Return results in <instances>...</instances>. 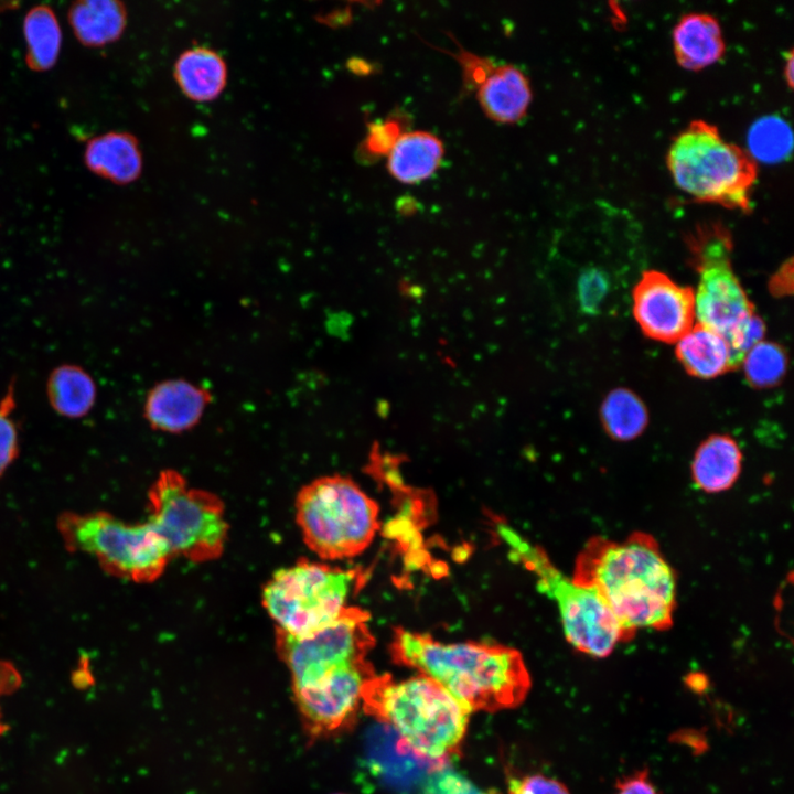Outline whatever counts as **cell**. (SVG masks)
<instances>
[{
    "label": "cell",
    "mask_w": 794,
    "mask_h": 794,
    "mask_svg": "<svg viewBox=\"0 0 794 794\" xmlns=\"http://www.w3.org/2000/svg\"><path fill=\"white\" fill-rule=\"evenodd\" d=\"M389 652L396 664L432 678L470 712L517 707L530 687L522 654L509 646L443 643L428 634L397 627Z\"/></svg>",
    "instance_id": "cell-1"
},
{
    "label": "cell",
    "mask_w": 794,
    "mask_h": 794,
    "mask_svg": "<svg viewBox=\"0 0 794 794\" xmlns=\"http://www.w3.org/2000/svg\"><path fill=\"white\" fill-rule=\"evenodd\" d=\"M572 579L596 589L625 639L639 629L663 630L672 623L675 576L654 539L644 534L618 543L591 540L577 560Z\"/></svg>",
    "instance_id": "cell-2"
},
{
    "label": "cell",
    "mask_w": 794,
    "mask_h": 794,
    "mask_svg": "<svg viewBox=\"0 0 794 794\" xmlns=\"http://www.w3.org/2000/svg\"><path fill=\"white\" fill-rule=\"evenodd\" d=\"M362 708L388 726L416 754L439 763L459 750L471 713L422 674L400 682L375 674L363 688Z\"/></svg>",
    "instance_id": "cell-3"
},
{
    "label": "cell",
    "mask_w": 794,
    "mask_h": 794,
    "mask_svg": "<svg viewBox=\"0 0 794 794\" xmlns=\"http://www.w3.org/2000/svg\"><path fill=\"white\" fill-rule=\"evenodd\" d=\"M666 162L677 187L695 201L751 211L757 163L748 151L725 140L715 125L691 121L674 138Z\"/></svg>",
    "instance_id": "cell-4"
},
{
    "label": "cell",
    "mask_w": 794,
    "mask_h": 794,
    "mask_svg": "<svg viewBox=\"0 0 794 794\" xmlns=\"http://www.w3.org/2000/svg\"><path fill=\"white\" fill-rule=\"evenodd\" d=\"M379 508L353 480L328 475L301 487L296 519L309 549L324 560L362 554L379 528Z\"/></svg>",
    "instance_id": "cell-5"
},
{
    "label": "cell",
    "mask_w": 794,
    "mask_h": 794,
    "mask_svg": "<svg viewBox=\"0 0 794 794\" xmlns=\"http://www.w3.org/2000/svg\"><path fill=\"white\" fill-rule=\"evenodd\" d=\"M56 527L69 552L89 555L108 575L132 582L155 581L172 558L148 519L130 524L104 511L64 512Z\"/></svg>",
    "instance_id": "cell-6"
},
{
    "label": "cell",
    "mask_w": 794,
    "mask_h": 794,
    "mask_svg": "<svg viewBox=\"0 0 794 794\" xmlns=\"http://www.w3.org/2000/svg\"><path fill=\"white\" fill-rule=\"evenodd\" d=\"M496 530L509 556L536 578L537 588L556 602L567 641L579 652L604 657L625 640L613 613L596 591L564 576L538 546L503 522Z\"/></svg>",
    "instance_id": "cell-7"
},
{
    "label": "cell",
    "mask_w": 794,
    "mask_h": 794,
    "mask_svg": "<svg viewBox=\"0 0 794 794\" xmlns=\"http://www.w3.org/2000/svg\"><path fill=\"white\" fill-rule=\"evenodd\" d=\"M149 518L168 544L172 557L207 562L221 557L228 537L222 500L192 487L174 470H163L148 493Z\"/></svg>",
    "instance_id": "cell-8"
},
{
    "label": "cell",
    "mask_w": 794,
    "mask_h": 794,
    "mask_svg": "<svg viewBox=\"0 0 794 794\" xmlns=\"http://www.w3.org/2000/svg\"><path fill=\"white\" fill-rule=\"evenodd\" d=\"M687 238L698 272L695 316L699 324L727 341L737 368L741 365L739 346L743 330L755 313L732 268L731 235L721 223L709 222L698 225Z\"/></svg>",
    "instance_id": "cell-9"
},
{
    "label": "cell",
    "mask_w": 794,
    "mask_h": 794,
    "mask_svg": "<svg viewBox=\"0 0 794 794\" xmlns=\"http://www.w3.org/2000/svg\"><path fill=\"white\" fill-rule=\"evenodd\" d=\"M357 575L300 560L272 573L262 589L261 602L277 633L308 635L333 622L347 607Z\"/></svg>",
    "instance_id": "cell-10"
},
{
    "label": "cell",
    "mask_w": 794,
    "mask_h": 794,
    "mask_svg": "<svg viewBox=\"0 0 794 794\" xmlns=\"http://www.w3.org/2000/svg\"><path fill=\"white\" fill-rule=\"evenodd\" d=\"M368 620L366 611L346 607L333 622L308 635L276 632L277 652L290 672L292 690L335 668L365 661L375 645Z\"/></svg>",
    "instance_id": "cell-11"
},
{
    "label": "cell",
    "mask_w": 794,
    "mask_h": 794,
    "mask_svg": "<svg viewBox=\"0 0 794 794\" xmlns=\"http://www.w3.org/2000/svg\"><path fill=\"white\" fill-rule=\"evenodd\" d=\"M375 674L372 664L365 659L335 668L294 689V699L308 734L312 739L328 737L352 726L362 706L363 688Z\"/></svg>",
    "instance_id": "cell-12"
},
{
    "label": "cell",
    "mask_w": 794,
    "mask_h": 794,
    "mask_svg": "<svg viewBox=\"0 0 794 794\" xmlns=\"http://www.w3.org/2000/svg\"><path fill=\"white\" fill-rule=\"evenodd\" d=\"M633 313L646 336L677 342L694 325V291L661 271H645L633 290Z\"/></svg>",
    "instance_id": "cell-13"
},
{
    "label": "cell",
    "mask_w": 794,
    "mask_h": 794,
    "mask_svg": "<svg viewBox=\"0 0 794 794\" xmlns=\"http://www.w3.org/2000/svg\"><path fill=\"white\" fill-rule=\"evenodd\" d=\"M453 56L461 65L466 87L475 90L487 117L512 124L525 116L532 92L527 77L519 68L512 64H496L463 49Z\"/></svg>",
    "instance_id": "cell-14"
},
{
    "label": "cell",
    "mask_w": 794,
    "mask_h": 794,
    "mask_svg": "<svg viewBox=\"0 0 794 794\" xmlns=\"http://www.w3.org/2000/svg\"><path fill=\"white\" fill-rule=\"evenodd\" d=\"M210 394L183 379H169L155 385L144 403V417L150 426L163 432H182L201 419Z\"/></svg>",
    "instance_id": "cell-15"
},
{
    "label": "cell",
    "mask_w": 794,
    "mask_h": 794,
    "mask_svg": "<svg viewBox=\"0 0 794 794\" xmlns=\"http://www.w3.org/2000/svg\"><path fill=\"white\" fill-rule=\"evenodd\" d=\"M677 63L688 71H700L718 62L726 49L718 20L701 12L683 15L673 30Z\"/></svg>",
    "instance_id": "cell-16"
},
{
    "label": "cell",
    "mask_w": 794,
    "mask_h": 794,
    "mask_svg": "<svg viewBox=\"0 0 794 794\" xmlns=\"http://www.w3.org/2000/svg\"><path fill=\"white\" fill-rule=\"evenodd\" d=\"M86 167L116 184H128L141 172L138 141L127 132H108L90 139L84 152Z\"/></svg>",
    "instance_id": "cell-17"
},
{
    "label": "cell",
    "mask_w": 794,
    "mask_h": 794,
    "mask_svg": "<svg viewBox=\"0 0 794 794\" xmlns=\"http://www.w3.org/2000/svg\"><path fill=\"white\" fill-rule=\"evenodd\" d=\"M741 464L742 453L738 443L727 434H712L698 447L691 474L699 489L718 493L736 482Z\"/></svg>",
    "instance_id": "cell-18"
},
{
    "label": "cell",
    "mask_w": 794,
    "mask_h": 794,
    "mask_svg": "<svg viewBox=\"0 0 794 794\" xmlns=\"http://www.w3.org/2000/svg\"><path fill=\"white\" fill-rule=\"evenodd\" d=\"M442 157L443 146L438 137L427 131H409L391 143L388 171L403 183H417L434 173Z\"/></svg>",
    "instance_id": "cell-19"
},
{
    "label": "cell",
    "mask_w": 794,
    "mask_h": 794,
    "mask_svg": "<svg viewBox=\"0 0 794 794\" xmlns=\"http://www.w3.org/2000/svg\"><path fill=\"white\" fill-rule=\"evenodd\" d=\"M676 343L678 361L694 377L709 379L734 369L727 341L699 323L694 324Z\"/></svg>",
    "instance_id": "cell-20"
},
{
    "label": "cell",
    "mask_w": 794,
    "mask_h": 794,
    "mask_svg": "<svg viewBox=\"0 0 794 794\" xmlns=\"http://www.w3.org/2000/svg\"><path fill=\"white\" fill-rule=\"evenodd\" d=\"M67 17L76 39L88 47L115 42L127 22L125 6L116 0L76 1L69 7Z\"/></svg>",
    "instance_id": "cell-21"
},
{
    "label": "cell",
    "mask_w": 794,
    "mask_h": 794,
    "mask_svg": "<svg viewBox=\"0 0 794 794\" xmlns=\"http://www.w3.org/2000/svg\"><path fill=\"white\" fill-rule=\"evenodd\" d=\"M175 76L187 97L197 101H207L221 94L227 73L223 60L215 52L196 47L179 57Z\"/></svg>",
    "instance_id": "cell-22"
},
{
    "label": "cell",
    "mask_w": 794,
    "mask_h": 794,
    "mask_svg": "<svg viewBox=\"0 0 794 794\" xmlns=\"http://www.w3.org/2000/svg\"><path fill=\"white\" fill-rule=\"evenodd\" d=\"M46 394L54 411L66 418L87 415L96 400V384L82 367L64 364L54 368L46 383Z\"/></svg>",
    "instance_id": "cell-23"
},
{
    "label": "cell",
    "mask_w": 794,
    "mask_h": 794,
    "mask_svg": "<svg viewBox=\"0 0 794 794\" xmlns=\"http://www.w3.org/2000/svg\"><path fill=\"white\" fill-rule=\"evenodd\" d=\"M26 65L35 72L51 69L60 55L62 32L54 11L44 4L32 8L23 21Z\"/></svg>",
    "instance_id": "cell-24"
},
{
    "label": "cell",
    "mask_w": 794,
    "mask_h": 794,
    "mask_svg": "<svg viewBox=\"0 0 794 794\" xmlns=\"http://www.w3.org/2000/svg\"><path fill=\"white\" fill-rule=\"evenodd\" d=\"M600 417L608 434L619 441L633 440L648 422L646 406L626 388H615L608 394L602 401Z\"/></svg>",
    "instance_id": "cell-25"
},
{
    "label": "cell",
    "mask_w": 794,
    "mask_h": 794,
    "mask_svg": "<svg viewBox=\"0 0 794 794\" xmlns=\"http://www.w3.org/2000/svg\"><path fill=\"white\" fill-rule=\"evenodd\" d=\"M748 143V153L754 161L757 159L764 163L781 162L792 152L791 127L779 116H764L751 126Z\"/></svg>",
    "instance_id": "cell-26"
},
{
    "label": "cell",
    "mask_w": 794,
    "mask_h": 794,
    "mask_svg": "<svg viewBox=\"0 0 794 794\" xmlns=\"http://www.w3.org/2000/svg\"><path fill=\"white\" fill-rule=\"evenodd\" d=\"M743 371L754 388H771L784 377L787 366L785 350L773 342L761 341L743 357Z\"/></svg>",
    "instance_id": "cell-27"
},
{
    "label": "cell",
    "mask_w": 794,
    "mask_h": 794,
    "mask_svg": "<svg viewBox=\"0 0 794 794\" xmlns=\"http://www.w3.org/2000/svg\"><path fill=\"white\" fill-rule=\"evenodd\" d=\"M15 386L11 382L0 399V478L19 454V431L13 418Z\"/></svg>",
    "instance_id": "cell-28"
},
{
    "label": "cell",
    "mask_w": 794,
    "mask_h": 794,
    "mask_svg": "<svg viewBox=\"0 0 794 794\" xmlns=\"http://www.w3.org/2000/svg\"><path fill=\"white\" fill-rule=\"evenodd\" d=\"M610 291L609 275L598 266L582 269L577 281L578 303L582 313L599 314Z\"/></svg>",
    "instance_id": "cell-29"
},
{
    "label": "cell",
    "mask_w": 794,
    "mask_h": 794,
    "mask_svg": "<svg viewBox=\"0 0 794 794\" xmlns=\"http://www.w3.org/2000/svg\"><path fill=\"white\" fill-rule=\"evenodd\" d=\"M423 794H495L476 787L471 781L450 770H437L426 781Z\"/></svg>",
    "instance_id": "cell-30"
},
{
    "label": "cell",
    "mask_w": 794,
    "mask_h": 794,
    "mask_svg": "<svg viewBox=\"0 0 794 794\" xmlns=\"http://www.w3.org/2000/svg\"><path fill=\"white\" fill-rule=\"evenodd\" d=\"M508 794H569L560 782L540 774L509 776Z\"/></svg>",
    "instance_id": "cell-31"
},
{
    "label": "cell",
    "mask_w": 794,
    "mask_h": 794,
    "mask_svg": "<svg viewBox=\"0 0 794 794\" xmlns=\"http://www.w3.org/2000/svg\"><path fill=\"white\" fill-rule=\"evenodd\" d=\"M22 684L18 668L8 661L0 659V699L13 694ZM9 730L0 708V738Z\"/></svg>",
    "instance_id": "cell-32"
},
{
    "label": "cell",
    "mask_w": 794,
    "mask_h": 794,
    "mask_svg": "<svg viewBox=\"0 0 794 794\" xmlns=\"http://www.w3.org/2000/svg\"><path fill=\"white\" fill-rule=\"evenodd\" d=\"M769 291L777 298L788 296L793 291V261L790 258L776 270L769 280Z\"/></svg>",
    "instance_id": "cell-33"
},
{
    "label": "cell",
    "mask_w": 794,
    "mask_h": 794,
    "mask_svg": "<svg viewBox=\"0 0 794 794\" xmlns=\"http://www.w3.org/2000/svg\"><path fill=\"white\" fill-rule=\"evenodd\" d=\"M616 794H656L644 772L619 782Z\"/></svg>",
    "instance_id": "cell-34"
},
{
    "label": "cell",
    "mask_w": 794,
    "mask_h": 794,
    "mask_svg": "<svg viewBox=\"0 0 794 794\" xmlns=\"http://www.w3.org/2000/svg\"><path fill=\"white\" fill-rule=\"evenodd\" d=\"M793 50L785 52L784 78L790 88L793 87Z\"/></svg>",
    "instance_id": "cell-35"
},
{
    "label": "cell",
    "mask_w": 794,
    "mask_h": 794,
    "mask_svg": "<svg viewBox=\"0 0 794 794\" xmlns=\"http://www.w3.org/2000/svg\"><path fill=\"white\" fill-rule=\"evenodd\" d=\"M335 794H343V793H335Z\"/></svg>",
    "instance_id": "cell-36"
}]
</instances>
